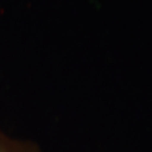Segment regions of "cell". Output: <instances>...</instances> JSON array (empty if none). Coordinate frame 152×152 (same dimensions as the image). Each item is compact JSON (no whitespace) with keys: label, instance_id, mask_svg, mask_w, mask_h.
Here are the masks:
<instances>
[{"label":"cell","instance_id":"cell-1","mask_svg":"<svg viewBox=\"0 0 152 152\" xmlns=\"http://www.w3.org/2000/svg\"><path fill=\"white\" fill-rule=\"evenodd\" d=\"M0 152H42L33 141L15 139L0 127Z\"/></svg>","mask_w":152,"mask_h":152}]
</instances>
